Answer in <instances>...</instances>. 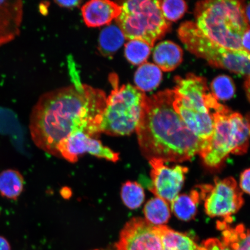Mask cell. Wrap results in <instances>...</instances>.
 Segmentation results:
<instances>
[{
    "mask_svg": "<svg viewBox=\"0 0 250 250\" xmlns=\"http://www.w3.org/2000/svg\"><path fill=\"white\" fill-rule=\"evenodd\" d=\"M106 101L102 90L81 83L43 94L30 115L31 139L37 147L59 157L58 145L71 134L99 135L97 123Z\"/></svg>",
    "mask_w": 250,
    "mask_h": 250,
    "instance_id": "obj_1",
    "label": "cell"
},
{
    "mask_svg": "<svg viewBox=\"0 0 250 250\" xmlns=\"http://www.w3.org/2000/svg\"><path fill=\"white\" fill-rule=\"evenodd\" d=\"M174 98V89L146 96L136 131L141 152L149 161H189L207 145L190 132L175 111Z\"/></svg>",
    "mask_w": 250,
    "mask_h": 250,
    "instance_id": "obj_2",
    "label": "cell"
},
{
    "mask_svg": "<svg viewBox=\"0 0 250 250\" xmlns=\"http://www.w3.org/2000/svg\"><path fill=\"white\" fill-rule=\"evenodd\" d=\"M196 25L217 44L234 51H245L244 34L250 29L241 1L216 0L200 1L195 9Z\"/></svg>",
    "mask_w": 250,
    "mask_h": 250,
    "instance_id": "obj_3",
    "label": "cell"
},
{
    "mask_svg": "<svg viewBox=\"0 0 250 250\" xmlns=\"http://www.w3.org/2000/svg\"><path fill=\"white\" fill-rule=\"evenodd\" d=\"M211 114L214 123L213 134L199 155L206 165L215 167L229 154L242 155L248 151L250 113L245 117L221 104Z\"/></svg>",
    "mask_w": 250,
    "mask_h": 250,
    "instance_id": "obj_4",
    "label": "cell"
},
{
    "mask_svg": "<svg viewBox=\"0 0 250 250\" xmlns=\"http://www.w3.org/2000/svg\"><path fill=\"white\" fill-rule=\"evenodd\" d=\"M116 77L114 75L110 78L114 88L107 98L97 127L99 134L128 136L138 126L146 95L130 84L119 87Z\"/></svg>",
    "mask_w": 250,
    "mask_h": 250,
    "instance_id": "obj_5",
    "label": "cell"
},
{
    "mask_svg": "<svg viewBox=\"0 0 250 250\" xmlns=\"http://www.w3.org/2000/svg\"><path fill=\"white\" fill-rule=\"evenodd\" d=\"M125 39L139 40L152 48L170 27L161 11L159 1L133 0L125 2L121 13L116 19Z\"/></svg>",
    "mask_w": 250,
    "mask_h": 250,
    "instance_id": "obj_6",
    "label": "cell"
},
{
    "mask_svg": "<svg viewBox=\"0 0 250 250\" xmlns=\"http://www.w3.org/2000/svg\"><path fill=\"white\" fill-rule=\"evenodd\" d=\"M178 34L188 51L212 66L250 76V53L217 44L205 36L192 21L181 24Z\"/></svg>",
    "mask_w": 250,
    "mask_h": 250,
    "instance_id": "obj_7",
    "label": "cell"
},
{
    "mask_svg": "<svg viewBox=\"0 0 250 250\" xmlns=\"http://www.w3.org/2000/svg\"><path fill=\"white\" fill-rule=\"evenodd\" d=\"M199 188L201 199L205 200L206 214L211 217L224 218L226 223H232V215L244 203L243 193L236 180L231 177L223 180L215 178L214 186L203 185Z\"/></svg>",
    "mask_w": 250,
    "mask_h": 250,
    "instance_id": "obj_8",
    "label": "cell"
},
{
    "mask_svg": "<svg viewBox=\"0 0 250 250\" xmlns=\"http://www.w3.org/2000/svg\"><path fill=\"white\" fill-rule=\"evenodd\" d=\"M115 250H164L155 226L145 219L133 218L125 224Z\"/></svg>",
    "mask_w": 250,
    "mask_h": 250,
    "instance_id": "obj_9",
    "label": "cell"
},
{
    "mask_svg": "<svg viewBox=\"0 0 250 250\" xmlns=\"http://www.w3.org/2000/svg\"><path fill=\"white\" fill-rule=\"evenodd\" d=\"M149 162L152 167V181L150 190L156 197L171 203L179 195L188 168L180 165L170 167L158 159H151Z\"/></svg>",
    "mask_w": 250,
    "mask_h": 250,
    "instance_id": "obj_10",
    "label": "cell"
},
{
    "mask_svg": "<svg viewBox=\"0 0 250 250\" xmlns=\"http://www.w3.org/2000/svg\"><path fill=\"white\" fill-rule=\"evenodd\" d=\"M57 151L59 157L71 163L77 162L79 156L86 152L112 162L120 159L118 153L103 145L101 141L82 132L75 133L62 140L57 146Z\"/></svg>",
    "mask_w": 250,
    "mask_h": 250,
    "instance_id": "obj_11",
    "label": "cell"
},
{
    "mask_svg": "<svg viewBox=\"0 0 250 250\" xmlns=\"http://www.w3.org/2000/svg\"><path fill=\"white\" fill-rule=\"evenodd\" d=\"M173 105L190 132L205 142L210 140L214 127L213 118L210 112L199 111L190 107L176 90Z\"/></svg>",
    "mask_w": 250,
    "mask_h": 250,
    "instance_id": "obj_12",
    "label": "cell"
},
{
    "mask_svg": "<svg viewBox=\"0 0 250 250\" xmlns=\"http://www.w3.org/2000/svg\"><path fill=\"white\" fill-rule=\"evenodd\" d=\"M175 81L174 90L188 105L196 110L210 112L206 106V98L210 92L205 78L189 74L186 78L176 77Z\"/></svg>",
    "mask_w": 250,
    "mask_h": 250,
    "instance_id": "obj_13",
    "label": "cell"
},
{
    "mask_svg": "<svg viewBox=\"0 0 250 250\" xmlns=\"http://www.w3.org/2000/svg\"><path fill=\"white\" fill-rule=\"evenodd\" d=\"M23 15L22 1H0V46L19 36Z\"/></svg>",
    "mask_w": 250,
    "mask_h": 250,
    "instance_id": "obj_14",
    "label": "cell"
},
{
    "mask_svg": "<svg viewBox=\"0 0 250 250\" xmlns=\"http://www.w3.org/2000/svg\"><path fill=\"white\" fill-rule=\"evenodd\" d=\"M81 11L86 26L97 27L116 20L121 13L122 6L108 0H92L83 5Z\"/></svg>",
    "mask_w": 250,
    "mask_h": 250,
    "instance_id": "obj_15",
    "label": "cell"
},
{
    "mask_svg": "<svg viewBox=\"0 0 250 250\" xmlns=\"http://www.w3.org/2000/svg\"><path fill=\"white\" fill-rule=\"evenodd\" d=\"M183 50L176 43L170 41L159 43L153 53V59L156 65L164 71L176 68L183 61Z\"/></svg>",
    "mask_w": 250,
    "mask_h": 250,
    "instance_id": "obj_16",
    "label": "cell"
},
{
    "mask_svg": "<svg viewBox=\"0 0 250 250\" xmlns=\"http://www.w3.org/2000/svg\"><path fill=\"white\" fill-rule=\"evenodd\" d=\"M223 235V242L230 250H250V229L243 224L233 227L224 221L217 222Z\"/></svg>",
    "mask_w": 250,
    "mask_h": 250,
    "instance_id": "obj_17",
    "label": "cell"
},
{
    "mask_svg": "<svg viewBox=\"0 0 250 250\" xmlns=\"http://www.w3.org/2000/svg\"><path fill=\"white\" fill-rule=\"evenodd\" d=\"M161 237L164 250H198L199 246L187 234L166 226H155Z\"/></svg>",
    "mask_w": 250,
    "mask_h": 250,
    "instance_id": "obj_18",
    "label": "cell"
},
{
    "mask_svg": "<svg viewBox=\"0 0 250 250\" xmlns=\"http://www.w3.org/2000/svg\"><path fill=\"white\" fill-rule=\"evenodd\" d=\"M24 188V177L20 171L8 168L0 173V195L3 198L17 201Z\"/></svg>",
    "mask_w": 250,
    "mask_h": 250,
    "instance_id": "obj_19",
    "label": "cell"
},
{
    "mask_svg": "<svg viewBox=\"0 0 250 250\" xmlns=\"http://www.w3.org/2000/svg\"><path fill=\"white\" fill-rule=\"evenodd\" d=\"M162 80V73L160 68L150 62L140 65L134 75L136 87L143 92L151 91L156 88Z\"/></svg>",
    "mask_w": 250,
    "mask_h": 250,
    "instance_id": "obj_20",
    "label": "cell"
},
{
    "mask_svg": "<svg viewBox=\"0 0 250 250\" xmlns=\"http://www.w3.org/2000/svg\"><path fill=\"white\" fill-rule=\"evenodd\" d=\"M200 199L201 195L197 190H192L189 195H179L171 203V210L181 220H191L195 216Z\"/></svg>",
    "mask_w": 250,
    "mask_h": 250,
    "instance_id": "obj_21",
    "label": "cell"
},
{
    "mask_svg": "<svg viewBox=\"0 0 250 250\" xmlns=\"http://www.w3.org/2000/svg\"><path fill=\"white\" fill-rule=\"evenodd\" d=\"M125 37L116 24H109L101 31L99 39V49L103 55L111 56L124 44Z\"/></svg>",
    "mask_w": 250,
    "mask_h": 250,
    "instance_id": "obj_22",
    "label": "cell"
},
{
    "mask_svg": "<svg viewBox=\"0 0 250 250\" xmlns=\"http://www.w3.org/2000/svg\"><path fill=\"white\" fill-rule=\"evenodd\" d=\"M146 221L154 226H164L170 218L168 203L159 197L149 200L144 208Z\"/></svg>",
    "mask_w": 250,
    "mask_h": 250,
    "instance_id": "obj_23",
    "label": "cell"
},
{
    "mask_svg": "<svg viewBox=\"0 0 250 250\" xmlns=\"http://www.w3.org/2000/svg\"><path fill=\"white\" fill-rule=\"evenodd\" d=\"M151 49V46L143 41L131 40L125 45V57L133 65H142L147 60Z\"/></svg>",
    "mask_w": 250,
    "mask_h": 250,
    "instance_id": "obj_24",
    "label": "cell"
},
{
    "mask_svg": "<svg viewBox=\"0 0 250 250\" xmlns=\"http://www.w3.org/2000/svg\"><path fill=\"white\" fill-rule=\"evenodd\" d=\"M121 195L125 206L132 210L140 208L145 199V190L139 183L133 181L124 184Z\"/></svg>",
    "mask_w": 250,
    "mask_h": 250,
    "instance_id": "obj_25",
    "label": "cell"
},
{
    "mask_svg": "<svg viewBox=\"0 0 250 250\" xmlns=\"http://www.w3.org/2000/svg\"><path fill=\"white\" fill-rule=\"evenodd\" d=\"M211 88L212 95L221 101L232 98L235 93V86L232 78L225 75L214 78L212 81Z\"/></svg>",
    "mask_w": 250,
    "mask_h": 250,
    "instance_id": "obj_26",
    "label": "cell"
},
{
    "mask_svg": "<svg viewBox=\"0 0 250 250\" xmlns=\"http://www.w3.org/2000/svg\"><path fill=\"white\" fill-rule=\"evenodd\" d=\"M162 14L167 21H177L182 18L187 10V4L182 0L159 1Z\"/></svg>",
    "mask_w": 250,
    "mask_h": 250,
    "instance_id": "obj_27",
    "label": "cell"
},
{
    "mask_svg": "<svg viewBox=\"0 0 250 250\" xmlns=\"http://www.w3.org/2000/svg\"><path fill=\"white\" fill-rule=\"evenodd\" d=\"M198 250H230L225 244L220 240L211 238L205 240L201 246H199Z\"/></svg>",
    "mask_w": 250,
    "mask_h": 250,
    "instance_id": "obj_28",
    "label": "cell"
},
{
    "mask_svg": "<svg viewBox=\"0 0 250 250\" xmlns=\"http://www.w3.org/2000/svg\"><path fill=\"white\" fill-rule=\"evenodd\" d=\"M240 187L243 191L250 195V168L242 173L240 179Z\"/></svg>",
    "mask_w": 250,
    "mask_h": 250,
    "instance_id": "obj_29",
    "label": "cell"
},
{
    "mask_svg": "<svg viewBox=\"0 0 250 250\" xmlns=\"http://www.w3.org/2000/svg\"><path fill=\"white\" fill-rule=\"evenodd\" d=\"M242 46L246 51L250 53V29L244 34L242 38Z\"/></svg>",
    "mask_w": 250,
    "mask_h": 250,
    "instance_id": "obj_30",
    "label": "cell"
},
{
    "mask_svg": "<svg viewBox=\"0 0 250 250\" xmlns=\"http://www.w3.org/2000/svg\"><path fill=\"white\" fill-rule=\"evenodd\" d=\"M55 2L62 7L73 8L79 5L81 1L74 0V1H57Z\"/></svg>",
    "mask_w": 250,
    "mask_h": 250,
    "instance_id": "obj_31",
    "label": "cell"
},
{
    "mask_svg": "<svg viewBox=\"0 0 250 250\" xmlns=\"http://www.w3.org/2000/svg\"><path fill=\"white\" fill-rule=\"evenodd\" d=\"M0 250H12L10 243L2 236H0Z\"/></svg>",
    "mask_w": 250,
    "mask_h": 250,
    "instance_id": "obj_32",
    "label": "cell"
},
{
    "mask_svg": "<svg viewBox=\"0 0 250 250\" xmlns=\"http://www.w3.org/2000/svg\"><path fill=\"white\" fill-rule=\"evenodd\" d=\"M245 86L247 97H248V99L250 102V76L247 78Z\"/></svg>",
    "mask_w": 250,
    "mask_h": 250,
    "instance_id": "obj_33",
    "label": "cell"
},
{
    "mask_svg": "<svg viewBox=\"0 0 250 250\" xmlns=\"http://www.w3.org/2000/svg\"><path fill=\"white\" fill-rule=\"evenodd\" d=\"M244 11L246 18L247 21L249 24H250V2L247 5H244Z\"/></svg>",
    "mask_w": 250,
    "mask_h": 250,
    "instance_id": "obj_34",
    "label": "cell"
},
{
    "mask_svg": "<svg viewBox=\"0 0 250 250\" xmlns=\"http://www.w3.org/2000/svg\"><path fill=\"white\" fill-rule=\"evenodd\" d=\"M93 250H115V249L114 247L113 248H107V249H95Z\"/></svg>",
    "mask_w": 250,
    "mask_h": 250,
    "instance_id": "obj_35",
    "label": "cell"
}]
</instances>
